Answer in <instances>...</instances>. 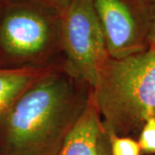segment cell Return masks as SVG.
Returning a JSON list of instances; mask_svg holds the SVG:
<instances>
[{
	"label": "cell",
	"mask_w": 155,
	"mask_h": 155,
	"mask_svg": "<svg viewBox=\"0 0 155 155\" xmlns=\"http://www.w3.org/2000/svg\"><path fill=\"white\" fill-rule=\"evenodd\" d=\"M72 76L42 74L28 87L0 125L5 155H57L88 104Z\"/></svg>",
	"instance_id": "obj_1"
},
{
	"label": "cell",
	"mask_w": 155,
	"mask_h": 155,
	"mask_svg": "<svg viewBox=\"0 0 155 155\" xmlns=\"http://www.w3.org/2000/svg\"><path fill=\"white\" fill-rule=\"evenodd\" d=\"M91 99L107 134L131 137L155 116V48L122 59L108 58Z\"/></svg>",
	"instance_id": "obj_2"
},
{
	"label": "cell",
	"mask_w": 155,
	"mask_h": 155,
	"mask_svg": "<svg viewBox=\"0 0 155 155\" xmlns=\"http://www.w3.org/2000/svg\"><path fill=\"white\" fill-rule=\"evenodd\" d=\"M60 18V41L70 75L92 89L110 57L92 0H71Z\"/></svg>",
	"instance_id": "obj_3"
},
{
	"label": "cell",
	"mask_w": 155,
	"mask_h": 155,
	"mask_svg": "<svg viewBox=\"0 0 155 155\" xmlns=\"http://www.w3.org/2000/svg\"><path fill=\"white\" fill-rule=\"evenodd\" d=\"M38 0H11L0 18V47L8 55L32 59L43 55L60 39L61 18ZM52 7V6H51Z\"/></svg>",
	"instance_id": "obj_4"
},
{
	"label": "cell",
	"mask_w": 155,
	"mask_h": 155,
	"mask_svg": "<svg viewBox=\"0 0 155 155\" xmlns=\"http://www.w3.org/2000/svg\"><path fill=\"white\" fill-rule=\"evenodd\" d=\"M108 54L122 59L149 48L144 12L139 0H92Z\"/></svg>",
	"instance_id": "obj_5"
},
{
	"label": "cell",
	"mask_w": 155,
	"mask_h": 155,
	"mask_svg": "<svg viewBox=\"0 0 155 155\" xmlns=\"http://www.w3.org/2000/svg\"><path fill=\"white\" fill-rule=\"evenodd\" d=\"M103 125L91 96L57 155H99Z\"/></svg>",
	"instance_id": "obj_6"
},
{
	"label": "cell",
	"mask_w": 155,
	"mask_h": 155,
	"mask_svg": "<svg viewBox=\"0 0 155 155\" xmlns=\"http://www.w3.org/2000/svg\"><path fill=\"white\" fill-rule=\"evenodd\" d=\"M41 75L30 68L0 69V125L20 96Z\"/></svg>",
	"instance_id": "obj_7"
},
{
	"label": "cell",
	"mask_w": 155,
	"mask_h": 155,
	"mask_svg": "<svg viewBox=\"0 0 155 155\" xmlns=\"http://www.w3.org/2000/svg\"><path fill=\"white\" fill-rule=\"evenodd\" d=\"M107 134V133H106ZM110 155H140L141 149L138 141L132 137L107 134Z\"/></svg>",
	"instance_id": "obj_8"
},
{
	"label": "cell",
	"mask_w": 155,
	"mask_h": 155,
	"mask_svg": "<svg viewBox=\"0 0 155 155\" xmlns=\"http://www.w3.org/2000/svg\"><path fill=\"white\" fill-rule=\"evenodd\" d=\"M137 141L141 152L155 154V116L145 122L139 134Z\"/></svg>",
	"instance_id": "obj_9"
},
{
	"label": "cell",
	"mask_w": 155,
	"mask_h": 155,
	"mask_svg": "<svg viewBox=\"0 0 155 155\" xmlns=\"http://www.w3.org/2000/svg\"><path fill=\"white\" fill-rule=\"evenodd\" d=\"M144 12L147 41L150 47L155 48V0H139Z\"/></svg>",
	"instance_id": "obj_10"
},
{
	"label": "cell",
	"mask_w": 155,
	"mask_h": 155,
	"mask_svg": "<svg viewBox=\"0 0 155 155\" xmlns=\"http://www.w3.org/2000/svg\"><path fill=\"white\" fill-rule=\"evenodd\" d=\"M99 155H110V144H109V137L106 134L105 130L103 127L101 138H100Z\"/></svg>",
	"instance_id": "obj_11"
},
{
	"label": "cell",
	"mask_w": 155,
	"mask_h": 155,
	"mask_svg": "<svg viewBox=\"0 0 155 155\" xmlns=\"http://www.w3.org/2000/svg\"><path fill=\"white\" fill-rule=\"evenodd\" d=\"M40 1L52 6L54 9H59L60 11H61L64 7H66L68 5V3L71 0H40Z\"/></svg>",
	"instance_id": "obj_12"
},
{
	"label": "cell",
	"mask_w": 155,
	"mask_h": 155,
	"mask_svg": "<svg viewBox=\"0 0 155 155\" xmlns=\"http://www.w3.org/2000/svg\"><path fill=\"white\" fill-rule=\"evenodd\" d=\"M1 1V0H0ZM1 14H2V6L0 5V18H1Z\"/></svg>",
	"instance_id": "obj_13"
},
{
	"label": "cell",
	"mask_w": 155,
	"mask_h": 155,
	"mask_svg": "<svg viewBox=\"0 0 155 155\" xmlns=\"http://www.w3.org/2000/svg\"></svg>",
	"instance_id": "obj_14"
}]
</instances>
